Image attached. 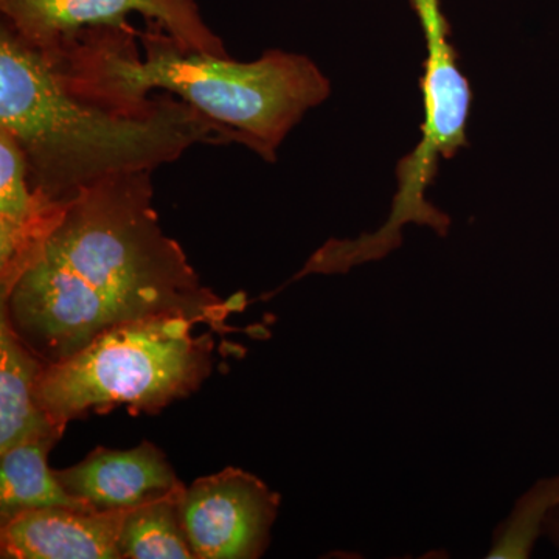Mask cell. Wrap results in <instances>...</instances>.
Listing matches in <instances>:
<instances>
[{
	"mask_svg": "<svg viewBox=\"0 0 559 559\" xmlns=\"http://www.w3.org/2000/svg\"><path fill=\"white\" fill-rule=\"evenodd\" d=\"M153 171L121 173L72 201L43 255L0 300L17 336L57 364L102 333L154 316L182 314L218 334L245 310L202 285L182 246L162 229Z\"/></svg>",
	"mask_w": 559,
	"mask_h": 559,
	"instance_id": "1",
	"label": "cell"
},
{
	"mask_svg": "<svg viewBox=\"0 0 559 559\" xmlns=\"http://www.w3.org/2000/svg\"><path fill=\"white\" fill-rule=\"evenodd\" d=\"M145 21V32L130 22L86 27L40 53L84 100L145 117L175 95L229 128L266 162L277 159L278 146L301 117L330 97V80L304 55L271 50L238 62L190 49L157 22Z\"/></svg>",
	"mask_w": 559,
	"mask_h": 559,
	"instance_id": "2",
	"label": "cell"
},
{
	"mask_svg": "<svg viewBox=\"0 0 559 559\" xmlns=\"http://www.w3.org/2000/svg\"><path fill=\"white\" fill-rule=\"evenodd\" d=\"M0 130L20 146L32 186L60 202H72L110 176L154 171L194 145L240 143L229 128L175 95L145 117L84 100L5 20L0 25Z\"/></svg>",
	"mask_w": 559,
	"mask_h": 559,
	"instance_id": "3",
	"label": "cell"
},
{
	"mask_svg": "<svg viewBox=\"0 0 559 559\" xmlns=\"http://www.w3.org/2000/svg\"><path fill=\"white\" fill-rule=\"evenodd\" d=\"M182 314L154 316L114 326L70 358L49 364L38 384L43 409L61 428L124 406L157 415L201 388L213 369V333Z\"/></svg>",
	"mask_w": 559,
	"mask_h": 559,
	"instance_id": "4",
	"label": "cell"
},
{
	"mask_svg": "<svg viewBox=\"0 0 559 559\" xmlns=\"http://www.w3.org/2000/svg\"><path fill=\"white\" fill-rule=\"evenodd\" d=\"M280 502L259 477L229 466L186 487L179 516L197 559H257L270 547Z\"/></svg>",
	"mask_w": 559,
	"mask_h": 559,
	"instance_id": "5",
	"label": "cell"
},
{
	"mask_svg": "<svg viewBox=\"0 0 559 559\" xmlns=\"http://www.w3.org/2000/svg\"><path fill=\"white\" fill-rule=\"evenodd\" d=\"M2 20L40 51L86 27L128 24L131 13L160 24L194 50L230 57L202 20L197 0H0Z\"/></svg>",
	"mask_w": 559,
	"mask_h": 559,
	"instance_id": "6",
	"label": "cell"
},
{
	"mask_svg": "<svg viewBox=\"0 0 559 559\" xmlns=\"http://www.w3.org/2000/svg\"><path fill=\"white\" fill-rule=\"evenodd\" d=\"M70 204L32 186L20 146L0 130V300L40 259Z\"/></svg>",
	"mask_w": 559,
	"mask_h": 559,
	"instance_id": "7",
	"label": "cell"
},
{
	"mask_svg": "<svg viewBox=\"0 0 559 559\" xmlns=\"http://www.w3.org/2000/svg\"><path fill=\"white\" fill-rule=\"evenodd\" d=\"M55 474L66 491L98 511L132 510L183 487L164 452L151 441L132 450L97 448Z\"/></svg>",
	"mask_w": 559,
	"mask_h": 559,
	"instance_id": "8",
	"label": "cell"
},
{
	"mask_svg": "<svg viewBox=\"0 0 559 559\" xmlns=\"http://www.w3.org/2000/svg\"><path fill=\"white\" fill-rule=\"evenodd\" d=\"M124 511L43 509L0 525L2 559H121Z\"/></svg>",
	"mask_w": 559,
	"mask_h": 559,
	"instance_id": "9",
	"label": "cell"
},
{
	"mask_svg": "<svg viewBox=\"0 0 559 559\" xmlns=\"http://www.w3.org/2000/svg\"><path fill=\"white\" fill-rule=\"evenodd\" d=\"M47 366L0 311V454L25 441L61 440L66 429L38 401V384Z\"/></svg>",
	"mask_w": 559,
	"mask_h": 559,
	"instance_id": "10",
	"label": "cell"
},
{
	"mask_svg": "<svg viewBox=\"0 0 559 559\" xmlns=\"http://www.w3.org/2000/svg\"><path fill=\"white\" fill-rule=\"evenodd\" d=\"M57 443L47 439L25 441L0 454V525L33 510H95L66 491L50 468L49 454Z\"/></svg>",
	"mask_w": 559,
	"mask_h": 559,
	"instance_id": "11",
	"label": "cell"
},
{
	"mask_svg": "<svg viewBox=\"0 0 559 559\" xmlns=\"http://www.w3.org/2000/svg\"><path fill=\"white\" fill-rule=\"evenodd\" d=\"M182 488L165 498L128 510L121 524V559H197L179 516Z\"/></svg>",
	"mask_w": 559,
	"mask_h": 559,
	"instance_id": "12",
	"label": "cell"
},
{
	"mask_svg": "<svg viewBox=\"0 0 559 559\" xmlns=\"http://www.w3.org/2000/svg\"><path fill=\"white\" fill-rule=\"evenodd\" d=\"M559 507V476L540 480L516 502L509 520L495 532L489 559H524L547 522V514Z\"/></svg>",
	"mask_w": 559,
	"mask_h": 559,
	"instance_id": "13",
	"label": "cell"
}]
</instances>
